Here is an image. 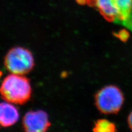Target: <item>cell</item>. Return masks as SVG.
Returning a JSON list of instances; mask_svg holds the SVG:
<instances>
[{
  "instance_id": "6da1fadb",
  "label": "cell",
  "mask_w": 132,
  "mask_h": 132,
  "mask_svg": "<svg viewBox=\"0 0 132 132\" xmlns=\"http://www.w3.org/2000/svg\"><path fill=\"white\" fill-rule=\"evenodd\" d=\"M0 94L6 101L16 105L24 104L31 97L30 81L23 75L12 73L3 80Z\"/></svg>"
},
{
  "instance_id": "7a4b0ae2",
  "label": "cell",
  "mask_w": 132,
  "mask_h": 132,
  "mask_svg": "<svg viewBox=\"0 0 132 132\" xmlns=\"http://www.w3.org/2000/svg\"><path fill=\"white\" fill-rule=\"evenodd\" d=\"M85 2L96 7L110 22L126 21L132 11V0H85Z\"/></svg>"
},
{
  "instance_id": "3957f363",
  "label": "cell",
  "mask_w": 132,
  "mask_h": 132,
  "mask_svg": "<svg viewBox=\"0 0 132 132\" xmlns=\"http://www.w3.org/2000/svg\"><path fill=\"white\" fill-rule=\"evenodd\" d=\"M5 65L11 73L24 76L30 72L34 67V57L28 49L15 47L11 49L7 53Z\"/></svg>"
},
{
  "instance_id": "277c9868",
  "label": "cell",
  "mask_w": 132,
  "mask_h": 132,
  "mask_svg": "<svg viewBox=\"0 0 132 132\" xmlns=\"http://www.w3.org/2000/svg\"><path fill=\"white\" fill-rule=\"evenodd\" d=\"M124 101L123 94L117 86L109 85L100 90L95 96L97 108L102 113L113 114L120 110Z\"/></svg>"
},
{
  "instance_id": "5b68a950",
  "label": "cell",
  "mask_w": 132,
  "mask_h": 132,
  "mask_svg": "<svg viewBox=\"0 0 132 132\" xmlns=\"http://www.w3.org/2000/svg\"><path fill=\"white\" fill-rule=\"evenodd\" d=\"M48 114L44 111H31L24 116L23 126L24 130L29 132H43L50 127Z\"/></svg>"
},
{
  "instance_id": "8992f818",
  "label": "cell",
  "mask_w": 132,
  "mask_h": 132,
  "mask_svg": "<svg viewBox=\"0 0 132 132\" xmlns=\"http://www.w3.org/2000/svg\"><path fill=\"white\" fill-rule=\"evenodd\" d=\"M19 113L14 104L6 101L0 103V126L8 127L17 122Z\"/></svg>"
},
{
  "instance_id": "52a82bcc",
  "label": "cell",
  "mask_w": 132,
  "mask_h": 132,
  "mask_svg": "<svg viewBox=\"0 0 132 132\" xmlns=\"http://www.w3.org/2000/svg\"><path fill=\"white\" fill-rule=\"evenodd\" d=\"M93 130L97 132H113L116 131V126L108 120L100 119L95 123Z\"/></svg>"
},
{
  "instance_id": "ba28073f",
  "label": "cell",
  "mask_w": 132,
  "mask_h": 132,
  "mask_svg": "<svg viewBox=\"0 0 132 132\" xmlns=\"http://www.w3.org/2000/svg\"><path fill=\"white\" fill-rule=\"evenodd\" d=\"M117 38L122 40V41H126L129 38V32L126 30H122L118 31L116 34Z\"/></svg>"
},
{
  "instance_id": "9c48e42d",
  "label": "cell",
  "mask_w": 132,
  "mask_h": 132,
  "mask_svg": "<svg viewBox=\"0 0 132 132\" xmlns=\"http://www.w3.org/2000/svg\"><path fill=\"white\" fill-rule=\"evenodd\" d=\"M128 123L129 127L132 130V111L130 113L128 118Z\"/></svg>"
},
{
  "instance_id": "30bf717a",
  "label": "cell",
  "mask_w": 132,
  "mask_h": 132,
  "mask_svg": "<svg viewBox=\"0 0 132 132\" xmlns=\"http://www.w3.org/2000/svg\"><path fill=\"white\" fill-rule=\"evenodd\" d=\"M1 75H2V73H1V71H0V77H1Z\"/></svg>"
}]
</instances>
